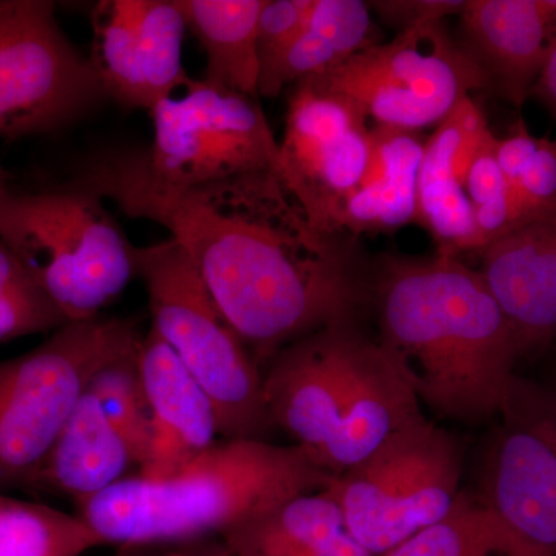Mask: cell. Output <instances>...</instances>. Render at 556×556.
Wrapping results in <instances>:
<instances>
[{"instance_id":"6da1fadb","label":"cell","mask_w":556,"mask_h":556,"mask_svg":"<svg viewBox=\"0 0 556 556\" xmlns=\"http://www.w3.org/2000/svg\"><path fill=\"white\" fill-rule=\"evenodd\" d=\"M79 185L170 233L262 372L288 343L369 302L354 237L317 228L276 172L175 188L130 153L98 161Z\"/></svg>"},{"instance_id":"7a4b0ae2","label":"cell","mask_w":556,"mask_h":556,"mask_svg":"<svg viewBox=\"0 0 556 556\" xmlns=\"http://www.w3.org/2000/svg\"><path fill=\"white\" fill-rule=\"evenodd\" d=\"M369 302L420 405L466 424L497 416L522 350L481 270L448 255L386 257L371 269Z\"/></svg>"},{"instance_id":"3957f363","label":"cell","mask_w":556,"mask_h":556,"mask_svg":"<svg viewBox=\"0 0 556 556\" xmlns=\"http://www.w3.org/2000/svg\"><path fill=\"white\" fill-rule=\"evenodd\" d=\"M263 393L273 427L332 477L424 417L396 358L356 318L281 348L263 368Z\"/></svg>"},{"instance_id":"277c9868","label":"cell","mask_w":556,"mask_h":556,"mask_svg":"<svg viewBox=\"0 0 556 556\" xmlns=\"http://www.w3.org/2000/svg\"><path fill=\"white\" fill-rule=\"evenodd\" d=\"M332 478L298 445L222 439L172 477L134 473L75 508L102 546H178L222 538L283 501L327 489Z\"/></svg>"},{"instance_id":"5b68a950","label":"cell","mask_w":556,"mask_h":556,"mask_svg":"<svg viewBox=\"0 0 556 556\" xmlns=\"http://www.w3.org/2000/svg\"><path fill=\"white\" fill-rule=\"evenodd\" d=\"M0 241L67 324L101 317L138 277V248L83 186L0 190Z\"/></svg>"},{"instance_id":"8992f818","label":"cell","mask_w":556,"mask_h":556,"mask_svg":"<svg viewBox=\"0 0 556 556\" xmlns=\"http://www.w3.org/2000/svg\"><path fill=\"white\" fill-rule=\"evenodd\" d=\"M152 327L203 387L222 439H266L274 430L263 372L174 240L137 251Z\"/></svg>"},{"instance_id":"52a82bcc","label":"cell","mask_w":556,"mask_h":556,"mask_svg":"<svg viewBox=\"0 0 556 556\" xmlns=\"http://www.w3.org/2000/svg\"><path fill=\"white\" fill-rule=\"evenodd\" d=\"M139 339L134 318L101 316L0 361V492L24 490L94 372Z\"/></svg>"},{"instance_id":"ba28073f","label":"cell","mask_w":556,"mask_h":556,"mask_svg":"<svg viewBox=\"0 0 556 556\" xmlns=\"http://www.w3.org/2000/svg\"><path fill=\"white\" fill-rule=\"evenodd\" d=\"M460 477L459 441L424 416L325 490L357 543L380 556L447 517L463 493Z\"/></svg>"},{"instance_id":"9c48e42d","label":"cell","mask_w":556,"mask_h":556,"mask_svg":"<svg viewBox=\"0 0 556 556\" xmlns=\"http://www.w3.org/2000/svg\"><path fill=\"white\" fill-rule=\"evenodd\" d=\"M313 78L356 102L376 126L408 131L438 126L471 91L489 89L484 72L444 21L399 31Z\"/></svg>"},{"instance_id":"30bf717a","label":"cell","mask_w":556,"mask_h":556,"mask_svg":"<svg viewBox=\"0 0 556 556\" xmlns=\"http://www.w3.org/2000/svg\"><path fill=\"white\" fill-rule=\"evenodd\" d=\"M149 113L153 142L138 156L163 185L192 188L260 170L281 177L280 144L257 98L189 78Z\"/></svg>"},{"instance_id":"8fae6325","label":"cell","mask_w":556,"mask_h":556,"mask_svg":"<svg viewBox=\"0 0 556 556\" xmlns=\"http://www.w3.org/2000/svg\"><path fill=\"white\" fill-rule=\"evenodd\" d=\"M105 98L46 0H0V138L67 126Z\"/></svg>"},{"instance_id":"7c38bea8","label":"cell","mask_w":556,"mask_h":556,"mask_svg":"<svg viewBox=\"0 0 556 556\" xmlns=\"http://www.w3.org/2000/svg\"><path fill=\"white\" fill-rule=\"evenodd\" d=\"M497 417L478 500L515 556H556V391L518 378Z\"/></svg>"},{"instance_id":"4fadbf2b","label":"cell","mask_w":556,"mask_h":556,"mask_svg":"<svg viewBox=\"0 0 556 556\" xmlns=\"http://www.w3.org/2000/svg\"><path fill=\"white\" fill-rule=\"evenodd\" d=\"M280 144L281 179L314 225L327 232L336 212L367 170L372 129L356 102L316 78L300 80L289 94Z\"/></svg>"},{"instance_id":"5bb4252c","label":"cell","mask_w":556,"mask_h":556,"mask_svg":"<svg viewBox=\"0 0 556 556\" xmlns=\"http://www.w3.org/2000/svg\"><path fill=\"white\" fill-rule=\"evenodd\" d=\"M90 64L105 97L152 110L190 78L182 64L188 24L177 0H102L91 14Z\"/></svg>"},{"instance_id":"9a60e30c","label":"cell","mask_w":556,"mask_h":556,"mask_svg":"<svg viewBox=\"0 0 556 556\" xmlns=\"http://www.w3.org/2000/svg\"><path fill=\"white\" fill-rule=\"evenodd\" d=\"M137 358L152 422L149 460L137 473L172 477L222 441L217 412L155 329L139 339Z\"/></svg>"},{"instance_id":"2e32d148","label":"cell","mask_w":556,"mask_h":556,"mask_svg":"<svg viewBox=\"0 0 556 556\" xmlns=\"http://www.w3.org/2000/svg\"><path fill=\"white\" fill-rule=\"evenodd\" d=\"M464 49L501 98L521 108L532 98L556 38V0H467Z\"/></svg>"},{"instance_id":"e0dca14e","label":"cell","mask_w":556,"mask_h":556,"mask_svg":"<svg viewBox=\"0 0 556 556\" xmlns=\"http://www.w3.org/2000/svg\"><path fill=\"white\" fill-rule=\"evenodd\" d=\"M493 294L514 324L522 356L556 336V208L482 251Z\"/></svg>"},{"instance_id":"ac0fdd59","label":"cell","mask_w":556,"mask_h":556,"mask_svg":"<svg viewBox=\"0 0 556 556\" xmlns=\"http://www.w3.org/2000/svg\"><path fill=\"white\" fill-rule=\"evenodd\" d=\"M134 468L138 471L129 444L86 388L24 490L65 497L76 507L134 475Z\"/></svg>"},{"instance_id":"d6986e66","label":"cell","mask_w":556,"mask_h":556,"mask_svg":"<svg viewBox=\"0 0 556 556\" xmlns=\"http://www.w3.org/2000/svg\"><path fill=\"white\" fill-rule=\"evenodd\" d=\"M424 144L417 131L376 126L367 170L340 203L336 232L386 233L416 223L417 175Z\"/></svg>"},{"instance_id":"ffe728a7","label":"cell","mask_w":556,"mask_h":556,"mask_svg":"<svg viewBox=\"0 0 556 556\" xmlns=\"http://www.w3.org/2000/svg\"><path fill=\"white\" fill-rule=\"evenodd\" d=\"M222 538L237 556H375L357 543L327 490L283 501Z\"/></svg>"},{"instance_id":"44dd1931","label":"cell","mask_w":556,"mask_h":556,"mask_svg":"<svg viewBox=\"0 0 556 556\" xmlns=\"http://www.w3.org/2000/svg\"><path fill=\"white\" fill-rule=\"evenodd\" d=\"M459 129L456 105L424 144L417 175L416 223L437 241L438 254L448 257L467 251H484L473 204L453 172Z\"/></svg>"},{"instance_id":"7402d4cb","label":"cell","mask_w":556,"mask_h":556,"mask_svg":"<svg viewBox=\"0 0 556 556\" xmlns=\"http://www.w3.org/2000/svg\"><path fill=\"white\" fill-rule=\"evenodd\" d=\"M266 0H177L188 30L206 53V80L257 98L258 20Z\"/></svg>"},{"instance_id":"603a6c76","label":"cell","mask_w":556,"mask_h":556,"mask_svg":"<svg viewBox=\"0 0 556 556\" xmlns=\"http://www.w3.org/2000/svg\"><path fill=\"white\" fill-rule=\"evenodd\" d=\"M376 38L368 3L314 0L308 21L278 75V91L340 67L358 51L378 43Z\"/></svg>"},{"instance_id":"cb8c5ba5","label":"cell","mask_w":556,"mask_h":556,"mask_svg":"<svg viewBox=\"0 0 556 556\" xmlns=\"http://www.w3.org/2000/svg\"><path fill=\"white\" fill-rule=\"evenodd\" d=\"M102 547L78 515L0 492V556H84Z\"/></svg>"},{"instance_id":"d4e9b609","label":"cell","mask_w":556,"mask_h":556,"mask_svg":"<svg viewBox=\"0 0 556 556\" xmlns=\"http://www.w3.org/2000/svg\"><path fill=\"white\" fill-rule=\"evenodd\" d=\"M380 556H515L507 533L477 495L463 492L441 521Z\"/></svg>"},{"instance_id":"484cf974","label":"cell","mask_w":556,"mask_h":556,"mask_svg":"<svg viewBox=\"0 0 556 556\" xmlns=\"http://www.w3.org/2000/svg\"><path fill=\"white\" fill-rule=\"evenodd\" d=\"M137 351L138 343L102 365L87 388L126 439L139 471L148 463L152 448V422L148 396L139 376Z\"/></svg>"},{"instance_id":"4316f807","label":"cell","mask_w":556,"mask_h":556,"mask_svg":"<svg viewBox=\"0 0 556 556\" xmlns=\"http://www.w3.org/2000/svg\"><path fill=\"white\" fill-rule=\"evenodd\" d=\"M313 7L314 0H266L257 35L260 97L274 98L280 93L278 75Z\"/></svg>"},{"instance_id":"83f0119b","label":"cell","mask_w":556,"mask_h":556,"mask_svg":"<svg viewBox=\"0 0 556 556\" xmlns=\"http://www.w3.org/2000/svg\"><path fill=\"white\" fill-rule=\"evenodd\" d=\"M67 324L60 311L38 288L0 295V343L43 331H56Z\"/></svg>"},{"instance_id":"f1b7e54d","label":"cell","mask_w":556,"mask_h":556,"mask_svg":"<svg viewBox=\"0 0 556 556\" xmlns=\"http://www.w3.org/2000/svg\"><path fill=\"white\" fill-rule=\"evenodd\" d=\"M510 190V189H508ZM510 195L525 208L530 218L536 219L556 208V141L540 138L536 152L519 179L518 188Z\"/></svg>"},{"instance_id":"f546056e","label":"cell","mask_w":556,"mask_h":556,"mask_svg":"<svg viewBox=\"0 0 556 556\" xmlns=\"http://www.w3.org/2000/svg\"><path fill=\"white\" fill-rule=\"evenodd\" d=\"M496 141V135L490 131L467 172L466 192L475 211L501 206L511 201L506 178L497 164Z\"/></svg>"},{"instance_id":"4dcf8cb0","label":"cell","mask_w":556,"mask_h":556,"mask_svg":"<svg viewBox=\"0 0 556 556\" xmlns=\"http://www.w3.org/2000/svg\"><path fill=\"white\" fill-rule=\"evenodd\" d=\"M464 3L460 0H386L368 5L402 31L427 22L444 21L452 14L460 13Z\"/></svg>"},{"instance_id":"1f68e13d","label":"cell","mask_w":556,"mask_h":556,"mask_svg":"<svg viewBox=\"0 0 556 556\" xmlns=\"http://www.w3.org/2000/svg\"><path fill=\"white\" fill-rule=\"evenodd\" d=\"M540 138L530 134L525 121L518 119L504 138H497L496 160L506 178L508 189L518 188L519 179L536 152Z\"/></svg>"},{"instance_id":"d6a6232c","label":"cell","mask_w":556,"mask_h":556,"mask_svg":"<svg viewBox=\"0 0 556 556\" xmlns=\"http://www.w3.org/2000/svg\"><path fill=\"white\" fill-rule=\"evenodd\" d=\"M36 288L21 263L11 254L9 248L0 241V295Z\"/></svg>"},{"instance_id":"836d02e7","label":"cell","mask_w":556,"mask_h":556,"mask_svg":"<svg viewBox=\"0 0 556 556\" xmlns=\"http://www.w3.org/2000/svg\"><path fill=\"white\" fill-rule=\"evenodd\" d=\"M532 97L536 98L556 121V38L546 65L533 87Z\"/></svg>"},{"instance_id":"e575fe53","label":"cell","mask_w":556,"mask_h":556,"mask_svg":"<svg viewBox=\"0 0 556 556\" xmlns=\"http://www.w3.org/2000/svg\"><path fill=\"white\" fill-rule=\"evenodd\" d=\"M166 556H237L223 538H206L192 543L167 546Z\"/></svg>"},{"instance_id":"d590c367","label":"cell","mask_w":556,"mask_h":556,"mask_svg":"<svg viewBox=\"0 0 556 556\" xmlns=\"http://www.w3.org/2000/svg\"><path fill=\"white\" fill-rule=\"evenodd\" d=\"M166 547H119L113 556H166Z\"/></svg>"},{"instance_id":"8d00e7d4","label":"cell","mask_w":556,"mask_h":556,"mask_svg":"<svg viewBox=\"0 0 556 556\" xmlns=\"http://www.w3.org/2000/svg\"><path fill=\"white\" fill-rule=\"evenodd\" d=\"M9 172L3 169L2 164H0V190L9 188Z\"/></svg>"},{"instance_id":"74e56055","label":"cell","mask_w":556,"mask_h":556,"mask_svg":"<svg viewBox=\"0 0 556 556\" xmlns=\"http://www.w3.org/2000/svg\"><path fill=\"white\" fill-rule=\"evenodd\" d=\"M556 391V390H555Z\"/></svg>"}]
</instances>
